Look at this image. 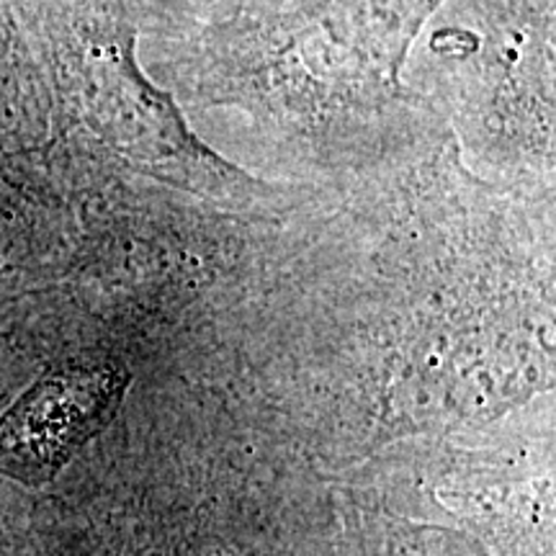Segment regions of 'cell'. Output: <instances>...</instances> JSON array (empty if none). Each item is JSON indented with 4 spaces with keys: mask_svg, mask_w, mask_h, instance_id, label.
I'll return each mask as SVG.
<instances>
[{
    "mask_svg": "<svg viewBox=\"0 0 556 556\" xmlns=\"http://www.w3.org/2000/svg\"><path fill=\"white\" fill-rule=\"evenodd\" d=\"M441 0H317L242 31L232 96L299 114L379 109L402 96V62Z\"/></svg>",
    "mask_w": 556,
    "mask_h": 556,
    "instance_id": "1",
    "label": "cell"
},
{
    "mask_svg": "<svg viewBox=\"0 0 556 556\" xmlns=\"http://www.w3.org/2000/svg\"><path fill=\"white\" fill-rule=\"evenodd\" d=\"M106 371H67L47 379L0 422V469L39 479L99 428L114 402Z\"/></svg>",
    "mask_w": 556,
    "mask_h": 556,
    "instance_id": "3",
    "label": "cell"
},
{
    "mask_svg": "<svg viewBox=\"0 0 556 556\" xmlns=\"http://www.w3.org/2000/svg\"><path fill=\"white\" fill-rule=\"evenodd\" d=\"M131 45L129 31L106 34L88 58L90 106L116 152L180 189L201 193L253 189L255 180L193 135L176 99L139 70Z\"/></svg>",
    "mask_w": 556,
    "mask_h": 556,
    "instance_id": "2",
    "label": "cell"
}]
</instances>
